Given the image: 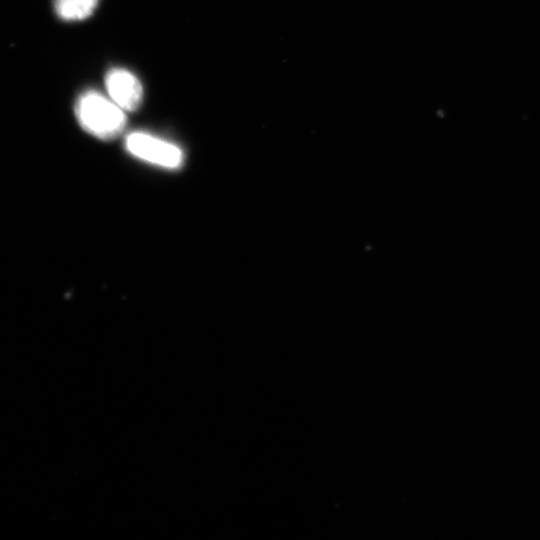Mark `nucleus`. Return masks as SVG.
<instances>
[{
    "mask_svg": "<svg viewBox=\"0 0 540 540\" xmlns=\"http://www.w3.org/2000/svg\"><path fill=\"white\" fill-rule=\"evenodd\" d=\"M75 113L85 131L104 140L118 136L126 125L123 109L96 91H87L78 98Z\"/></svg>",
    "mask_w": 540,
    "mask_h": 540,
    "instance_id": "1",
    "label": "nucleus"
},
{
    "mask_svg": "<svg viewBox=\"0 0 540 540\" xmlns=\"http://www.w3.org/2000/svg\"><path fill=\"white\" fill-rule=\"evenodd\" d=\"M127 150L135 157L167 169H177L183 163V152L176 145L143 132L126 137Z\"/></svg>",
    "mask_w": 540,
    "mask_h": 540,
    "instance_id": "2",
    "label": "nucleus"
},
{
    "mask_svg": "<svg viewBox=\"0 0 540 540\" xmlns=\"http://www.w3.org/2000/svg\"><path fill=\"white\" fill-rule=\"evenodd\" d=\"M105 85L110 98L121 109L135 111L139 108L143 98V88L131 72L114 68L107 73Z\"/></svg>",
    "mask_w": 540,
    "mask_h": 540,
    "instance_id": "3",
    "label": "nucleus"
},
{
    "mask_svg": "<svg viewBox=\"0 0 540 540\" xmlns=\"http://www.w3.org/2000/svg\"><path fill=\"white\" fill-rule=\"evenodd\" d=\"M98 0H54L56 14L62 20L78 21L90 17Z\"/></svg>",
    "mask_w": 540,
    "mask_h": 540,
    "instance_id": "4",
    "label": "nucleus"
}]
</instances>
